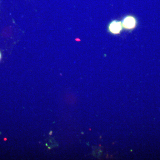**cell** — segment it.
I'll use <instances>...</instances> for the list:
<instances>
[{
  "mask_svg": "<svg viewBox=\"0 0 160 160\" xmlns=\"http://www.w3.org/2000/svg\"><path fill=\"white\" fill-rule=\"evenodd\" d=\"M123 28L126 30L134 29L137 25V21L133 16L128 15L123 19L122 22Z\"/></svg>",
  "mask_w": 160,
  "mask_h": 160,
  "instance_id": "cell-1",
  "label": "cell"
},
{
  "mask_svg": "<svg viewBox=\"0 0 160 160\" xmlns=\"http://www.w3.org/2000/svg\"><path fill=\"white\" fill-rule=\"evenodd\" d=\"M123 29L122 22L118 20H113L109 23L108 30L110 33L116 35L121 33Z\"/></svg>",
  "mask_w": 160,
  "mask_h": 160,
  "instance_id": "cell-2",
  "label": "cell"
},
{
  "mask_svg": "<svg viewBox=\"0 0 160 160\" xmlns=\"http://www.w3.org/2000/svg\"><path fill=\"white\" fill-rule=\"evenodd\" d=\"M0 58H1V54H0Z\"/></svg>",
  "mask_w": 160,
  "mask_h": 160,
  "instance_id": "cell-3",
  "label": "cell"
}]
</instances>
